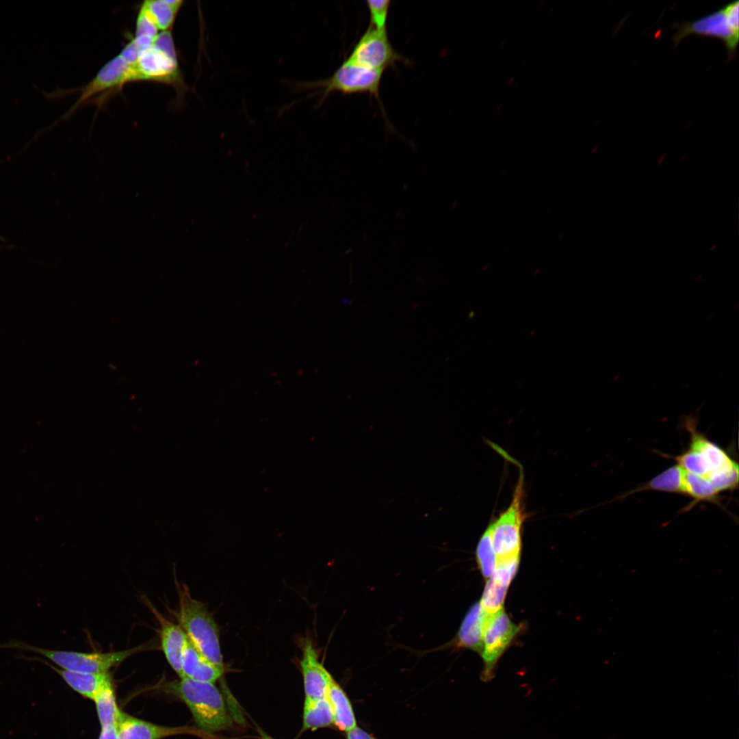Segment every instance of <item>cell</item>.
Returning <instances> with one entry per match:
<instances>
[{
    "label": "cell",
    "mask_w": 739,
    "mask_h": 739,
    "mask_svg": "<svg viewBox=\"0 0 739 739\" xmlns=\"http://www.w3.org/2000/svg\"><path fill=\"white\" fill-rule=\"evenodd\" d=\"M333 714V724L348 732L357 726L352 703L343 689L333 679L326 695Z\"/></svg>",
    "instance_id": "cell-19"
},
{
    "label": "cell",
    "mask_w": 739,
    "mask_h": 739,
    "mask_svg": "<svg viewBox=\"0 0 739 739\" xmlns=\"http://www.w3.org/2000/svg\"><path fill=\"white\" fill-rule=\"evenodd\" d=\"M258 731H259V733L261 735V739H275V738L271 737L270 736L268 735L266 733H265L263 731L261 730L259 728H258Z\"/></svg>",
    "instance_id": "cell-30"
},
{
    "label": "cell",
    "mask_w": 739,
    "mask_h": 739,
    "mask_svg": "<svg viewBox=\"0 0 739 739\" xmlns=\"http://www.w3.org/2000/svg\"><path fill=\"white\" fill-rule=\"evenodd\" d=\"M515 77L514 76H511V77H510L509 78L508 81V84L509 86H511V85H512L513 83H515Z\"/></svg>",
    "instance_id": "cell-31"
},
{
    "label": "cell",
    "mask_w": 739,
    "mask_h": 739,
    "mask_svg": "<svg viewBox=\"0 0 739 739\" xmlns=\"http://www.w3.org/2000/svg\"><path fill=\"white\" fill-rule=\"evenodd\" d=\"M543 5H544V1H540L539 4V6H538V8L541 9L543 8Z\"/></svg>",
    "instance_id": "cell-34"
},
{
    "label": "cell",
    "mask_w": 739,
    "mask_h": 739,
    "mask_svg": "<svg viewBox=\"0 0 739 739\" xmlns=\"http://www.w3.org/2000/svg\"><path fill=\"white\" fill-rule=\"evenodd\" d=\"M383 70L367 68L346 59L328 78L311 82L298 83L299 90L318 89L322 102L330 93L343 94L367 93L379 99V88Z\"/></svg>",
    "instance_id": "cell-8"
},
{
    "label": "cell",
    "mask_w": 739,
    "mask_h": 739,
    "mask_svg": "<svg viewBox=\"0 0 739 739\" xmlns=\"http://www.w3.org/2000/svg\"><path fill=\"white\" fill-rule=\"evenodd\" d=\"M146 604L159 623L161 647L165 657L172 669L181 677L183 652L187 636L179 625L164 617L150 601H146Z\"/></svg>",
    "instance_id": "cell-14"
},
{
    "label": "cell",
    "mask_w": 739,
    "mask_h": 739,
    "mask_svg": "<svg viewBox=\"0 0 739 739\" xmlns=\"http://www.w3.org/2000/svg\"><path fill=\"white\" fill-rule=\"evenodd\" d=\"M131 82V65L128 64L118 54L108 61L95 77L80 89L81 94L77 102L64 115L70 116L79 107L87 102H92L94 98L98 106L104 103L111 94L119 92L123 86Z\"/></svg>",
    "instance_id": "cell-10"
},
{
    "label": "cell",
    "mask_w": 739,
    "mask_h": 739,
    "mask_svg": "<svg viewBox=\"0 0 739 739\" xmlns=\"http://www.w3.org/2000/svg\"><path fill=\"white\" fill-rule=\"evenodd\" d=\"M370 13V26L377 29H387V21L391 1L389 0H368L366 1Z\"/></svg>",
    "instance_id": "cell-27"
},
{
    "label": "cell",
    "mask_w": 739,
    "mask_h": 739,
    "mask_svg": "<svg viewBox=\"0 0 739 739\" xmlns=\"http://www.w3.org/2000/svg\"><path fill=\"white\" fill-rule=\"evenodd\" d=\"M94 701L102 728L109 726L116 727L121 711L116 705L112 686L101 692Z\"/></svg>",
    "instance_id": "cell-24"
},
{
    "label": "cell",
    "mask_w": 739,
    "mask_h": 739,
    "mask_svg": "<svg viewBox=\"0 0 739 739\" xmlns=\"http://www.w3.org/2000/svg\"><path fill=\"white\" fill-rule=\"evenodd\" d=\"M502 107V103H500L496 107V112H500L501 110Z\"/></svg>",
    "instance_id": "cell-33"
},
{
    "label": "cell",
    "mask_w": 739,
    "mask_h": 739,
    "mask_svg": "<svg viewBox=\"0 0 739 739\" xmlns=\"http://www.w3.org/2000/svg\"><path fill=\"white\" fill-rule=\"evenodd\" d=\"M519 562L517 559L497 562L495 571L487 582L480 602L489 614L503 609L507 590L517 571Z\"/></svg>",
    "instance_id": "cell-13"
},
{
    "label": "cell",
    "mask_w": 739,
    "mask_h": 739,
    "mask_svg": "<svg viewBox=\"0 0 739 739\" xmlns=\"http://www.w3.org/2000/svg\"><path fill=\"white\" fill-rule=\"evenodd\" d=\"M346 734V739H377L363 729L356 726Z\"/></svg>",
    "instance_id": "cell-28"
},
{
    "label": "cell",
    "mask_w": 739,
    "mask_h": 739,
    "mask_svg": "<svg viewBox=\"0 0 739 739\" xmlns=\"http://www.w3.org/2000/svg\"><path fill=\"white\" fill-rule=\"evenodd\" d=\"M116 727L118 739H161L184 732L183 728L157 725L122 712Z\"/></svg>",
    "instance_id": "cell-18"
},
{
    "label": "cell",
    "mask_w": 739,
    "mask_h": 739,
    "mask_svg": "<svg viewBox=\"0 0 739 739\" xmlns=\"http://www.w3.org/2000/svg\"><path fill=\"white\" fill-rule=\"evenodd\" d=\"M182 0H149L142 3L161 31L172 29L176 16L182 6Z\"/></svg>",
    "instance_id": "cell-22"
},
{
    "label": "cell",
    "mask_w": 739,
    "mask_h": 739,
    "mask_svg": "<svg viewBox=\"0 0 739 739\" xmlns=\"http://www.w3.org/2000/svg\"><path fill=\"white\" fill-rule=\"evenodd\" d=\"M346 59L367 68L384 71L403 58L393 49L387 29L369 26Z\"/></svg>",
    "instance_id": "cell-11"
},
{
    "label": "cell",
    "mask_w": 739,
    "mask_h": 739,
    "mask_svg": "<svg viewBox=\"0 0 739 739\" xmlns=\"http://www.w3.org/2000/svg\"><path fill=\"white\" fill-rule=\"evenodd\" d=\"M168 686L170 692L186 703L196 723L203 730L216 732L231 726V717L225 701L214 683L181 677Z\"/></svg>",
    "instance_id": "cell-2"
},
{
    "label": "cell",
    "mask_w": 739,
    "mask_h": 739,
    "mask_svg": "<svg viewBox=\"0 0 739 739\" xmlns=\"http://www.w3.org/2000/svg\"><path fill=\"white\" fill-rule=\"evenodd\" d=\"M684 469L676 463L666 469L648 482L642 484L635 489L623 494L616 500L624 499L632 494L645 491H655L684 495ZM616 500H614L613 501Z\"/></svg>",
    "instance_id": "cell-20"
},
{
    "label": "cell",
    "mask_w": 739,
    "mask_h": 739,
    "mask_svg": "<svg viewBox=\"0 0 739 739\" xmlns=\"http://www.w3.org/2000/svg\"><path fill=\"white\" fill-rule=\"evenodd\" d=\"M505 44H506V41L504 40H502L500 45H499L500 49H502L504 47Z\"/></svg>",
    "instance_id": "cell-32"
},
{
    "label": "cell",
    "mask_w": 739,
    "mask_h": 739,
    "mask_svg": "<svg viewBox=\"0 0 739 739\" xmlns=\"http://www.w3.org/2000/svg\"><path fill=\"white\" fill-rule=\"evenodd\" d=\"M144 646H138L119 651L83 653L54 650L38 647L18 640L0 644V649H16L38 653L55 663L62 669L86 673H106L131 656L142 651Z\"/></svg>",
    "instance_id": "cell-6"
},
{
    "label": "cell",
    "mask_w": 739,
    "mask_h": 739,
    "mask_svg": "<svg viewBox=\"0 0 739 739\" xmlns=\"http://www.w3.org/2000/svg\"><path fill=\"white\" fill-rule=\"evenodd\" d=\"M99 739H118L116 727L109 726L102 728Z\"/></svg>",
    "instance_id": "cell-29"
},
{
    "label": "cell",
    "mask_w": 739,
    "mask_h": 739,
    "mask_svg": "<svg viewBox=\"0 0 739 739\" xmlns=\"http://www.w3.org/2000/svg\"><path fill=\"white\" fill-rule=\"evenodd\" d=\"M303 730H315L333 724V714L327 698L305 699L303 708Z\"/></svg>",
    "instance_id": "cell-23"
},
{
    "label": "cell",
    "mask_w": 739,
    "mask_h": 739,
    "mask_svg": "<svg viewBox=\"0 0 739 739\" xmlns=\"http://www.w3.org/2000/svg\"><path fill=\"white\" fill-rule=\"evenodd\" d=\"M159 30L146 10L141 5L138 13L134 41L144 49L154 42Z\"/></svg>",
    "instance_id": "cell-26"
},
{
    "label": "cell",
    "mask_w": 739,
    "mask_h": 739,
    "mask_svg": "<svg viewBox=\"0 0 739 739\" xmlns=\"http://www.w3.org/2000/svg\"><path fill=\"white\" fill-rule=\"evenodd\" d=\"M302 658L300 662L303 677L305 699L316 700L326 697L329 685L333 679L322 663L311 640L302 641Z\"/></svg>",
    "instance_id": "cell-12"
},
{
    "label": "cell",
    "mask_w": 739,
    "mask_h": 739,
    "mask_svg": "<svg viewBox=\"0 0 739 739\" xmlns=\"http://www.w3.org/2000/svg\"><path fill=\"white\" fill-rule=\"evenodd\" d=\"M521 627L511 621L505 611L489 614L483 632V647L480 653L483 661L481 680L489 682L495 677L497 663Z\"/></svg>",
    "instance_id": "cell-9"
},
{
    "label": "cell",
    "mask_w": 739,
    "mask_h": 739,
    "mask_svg": "<svg viewBox=\"0 0 739 739\" xmlns=\"http://www.w3.org/2000/svg\"><path fill=\"white\" fill-rule=\"evenodd\" d=\"M476 559L484 578L489 579L497 565V558L493 549L490 529L488 526L481 536L476 548Z\"/></svg>",
    "instance_id": "cell-25"
},
{
    "label": "cell",
    "mask_w": 739,
    "mask_h": 739,
    "mask_svg": "<svg viewBox=\"0 0 739 739\" xmlns=\"http://www.w3.org/2000/svg\"><path fill=\"white\" fill-rule=\"evenodd\" d=\"M489 614L480 602L469 609L459 628L454 645L481 653L483 647V632Z\"/></svg>",
    "instance_id": "cell-17"
},
{
    "label": "cell",
    "mask_w": 739,
    "mask_h": 739,
    "mask_svg": "<svg viewBox=\"0 0 739 739\" xmlns=\"http://www.w3.org/2000/svg\"><path fill=\"white\" fill-rule=\"evenodd\" d=\"M175 580L179 597L176 613L179 625L206 658L224 666L219 630L212 614L203 602L192 597L187 585Z\"/></svg>",
    "instance_id": "cell-3"
},
{
    "label": "cell",
    "mask_w": 739,
    "mask_h": 739,
    "mask_svg": "<svg viewBox=\"0 0 739 739\" xmlns=\"http://www.w3.org/2000/svg\"><path fill=\"white\" fill-rule=\"evenodd\" d=\"M684 495L690 497L692 501L684 508L683 512L690 510L700 502L721 506L720 493L705 478L684 470Z\"/></svg>",
    "instance_id": "cell-21"
},
{
    "label": "cell",
    "mask_w": 739,
    "mask_h": 739,
    "mask_svg": "<svg viewBox=\"0 0 739 739\" xmlns=\"http://www.w3.org/2000/svg\"><path fill=\"white\" fill-rule=\"evenodd\" d=\"M519 478L508 508L489 525L493 549L497 560L519 556L521 547V528L526 519L524 479L521 465Z\"/></svg>",
    "instance_id": "cell-7"
},
{
    "label": "cell",
    "mask_w": 739,
    "mask_h": 739,
    "mask_svg": "<svg viewBox=\"0 0 739 739\" xmlns=\"http://www.w3.org/2000/svg\"><path fill=\"white\" fill-rule=\"evenodd\" d=\"M738 8L739 1H736L696 20L674 23L672 42L675 49L690 35L712 37L723 42L727 60H734L739 41Z\"/></svg>",
    "instance_id": "cell-5"
},
{
    "label": "cell",
    "mask_w": 739,
    "mask_h": 739,
    "mask_svg": "<svg viewBox=\"0 0 739 739\" xmlns=\"http://www.w3.org/2000/svg\"><path fill=\"white\" fill-rule=\"evenodd\" d=\"M554 8H553V7H552V8H551L549 9V12H548V14H548L549 16H551V15H552V13H553V12H554Z\"/></svg>",
    "instance_id": "cell-35"
},
{
    "label": "cell",
    "mask_w": 739,
    "mask_h": 739,
    "mask_svg": "<svg viewBox=\"0 0 739 739\" xmlns=\"http://www.w3.org/2000/svg\"><path fill=\"white\" fill-rule=\"evenodd\" d=\"M224 667L206 658L188 638L182 657V677L196 681L215 683L223 675Z\"/></svg>",
    "instance_id": "cell-15"
},
{
    "label": "cell",
    "mask_w": 739,
    "mask_h": 739,
    "mask_svg": "<svg viewBox=\"0 0 739 739\" xmlns=\"http://www.w3.org/2000/svg\"><path fill=\"white\" fill-rule=\"evenodd\" d=\"M684 426L690 435L688 445L680 454L670 458L685 471L710 481L717 472L738 463L728 451L698 430L694 417H686Z\"/></svg>",
    "instance_id": "cell-4"
},
{
    "label": "cell",
    "mask_w": 739,
    "mask_h": 739,
    "mask_svg": "<svg viewBox=\"0 0 739 739\" xmlns=\"http://www.w3.org/2000/svg\"><path fill=\"white\" fill-rule=\"evenodd\" d=\"M37 660L44 662L60 675L72 689L86 698L94 700L101 692L112 686L111 677L108 673H86L74 672L57 668L40 658H38Z\"/></svg>",
    "instance_id": "cell-16"
},
{
    "label": "cell",
    "mask_w": 739,
    "mask_h": 739,
    "mask_svg": "<svg viewBox=\"0 0 739 739\" xmlns=\"http://www.w3.org/2000/svg\"><path fill=\"white\" fill-rule=\"evenodd\" d=\"M131 81H151L173 87L183 98L188 90L178 62L172 29L160 31L154 42L142 50L131 65Z\"/></svg>",
    "instance_id": "cell-1"
}]
</instances>
